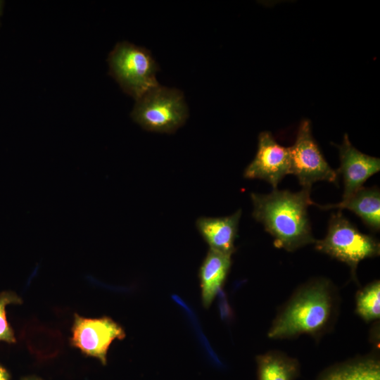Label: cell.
Returning <instances> with one entry per match:
<instances>
[{
  "mask_svg": "<svg viewBox=\"0 0 380 380\" xmlns=\"http://www.w3.org/2000/svg\"><path fill=\"white\" fill-rule=\"evenodd\" d=\"M108 63L109 74L135 101L159 85L156 77L158 64L144 47L118 42L110 52Z\"/></svg>",
  "mask_w": 380,
  "mask_h": 380,
  "instance_id": "cell-3",
  "label": "cell"
},
{
  "mask_svg": "<svg viewBox=\"0 0 380 380\" xmlns=\"http://www.w3.org/2000/svg\"><path fill=\"white\" fill-rule=\"evenodd\" d=\"M322 210L331 208L348 209L355 213L371 230L380 229V192L377 187H362L349 198L336 204L320 205Z\"/></svg>",
  "mask_w": 380,
  "mask_h": 380,
  "instance_id": "cell-12",
  "label": "cell"
},
{
  "mask_svg": "<svg viewBox=\"0 0 380 380\" xmlns=\"http://www.w3.org/2000/svg\"><path fill=\"white\" fill-rule=\"evenodd\" d=\"M231 256L209 249L200 267L201 300L205 308L211 305L225 281L232 264Z\"/></svg>",
  "mask_w": 380,
  "mask_h": 380,
  "instance_id": "cell-11",
  "label": "cell"
},
{
  "mask_svg": "<svg viewBox=\"0 0 380 380\" xmlns=\"http://www.w3.org/2000/svg\"><path fill=\"white\" fill-rule=\"evenodd\" d=\"M339 150L340 167L336 171L343 180V200L349 198L373 175L380 170L379 158L365 154L355 148L345 134Z\"/></svg>",
  "mask_w": 380,
  "mask_h": 380,
  "instance_id": "cell-9",
  "label": "cell"
},
{
  "mask_svg": "<svg viewBox=\"0 0 380 380\" xmlns=\"http://www.w3.org/2000/svg\"><path fill=\"white\" fill-rule=\"evenodd\" d=\"M315 248L346 264L353 274L358 263L379 255V242L360 232L341 211L331 215L326 236L315 241Z\"/></svg>",
  "mask_w": 380,
  "mask_h": 380,
  "instance_id": "cell-5",
  "label": "cell"
},
{
  "mask_svg": "<svg viewBox=\"0 0 380 380\" xmlns=\"http://www.w3.org/2000/svg\"><path fill=\"white\" fill-rule=\"evenodd\" d=\"M320 380H380V365L376 360H359L332 369Z\"/></svg>",
  "mask_w": 380,
  "mask_h": 380,
  "instance_id": "cell-14",
  "label": "cell"
},
{
  "mask_svg": "<svg viewBox=\"0 0 380 380\" xmlns=\"http://www.w3.org/2000/svg\"><path fill=\"white\" fill-rule=\"evenodd\" d=\"M332 296L326 280L313 281L296 293L273 322L270 338H286L323 330L332 315Z\"/></svg>",
  "mask_w": 380,
  "mask_h": 380,
  "instance_id": "cell-2",
  "label": "cell"
},
{
  "mask_svg": "<svg viewBox=\"0 0 380 380\" xmlns=\"http://www.w3.org/2000/svg\"><path fill=\"white\" fill-rule=\"evenodd\" d=\"M125 337L123 328L108 317L85 318L74 315L70 344L84 355L98 358L103 365H106L111 343Z\"/></svg>",
  "mask_w": 380,
  "mask_h": 380,
  "instance_id": "cell-7",
  "label": "cell"
},
{
  "mask_svg": "<svg viewBox=\"0 0 380 380\" xmlns=\"http://www.w3.org/2000/svg\"><path fill=\"white\" fill-rule=\"evenodd\" d=\"M258 380H295L298 362L284 354L270 352L257 357Z\"/></svg>",
  "mask_w": 380,
  "mask_h": 380,
  "instance_id": "cell-13",
  "label": "cell"
},
{
  "mask_svg": "<svg viewBox=\"0 0 380 380\" xmlns=\"http://www.w3.org/2000/svg\"><path fill=\"white\" fill-rule=\"evenodd\" d=\"M357 313L366 322L380 317V283L375 281L360 291L356 298Z\"/></svg>",
  "mask_w": 380,
  "mask_h": 380,
  "instance_id": "cell-15",
  "label": "cell"
},
{
  "mask_svg": "<svg viewBox=\"0 0 380 380\" xmlns=\"http://www.w3.org/2000/svg\"><path fill=\"white\" fill-rule=\"evenodd\" d=\"M241 210L231 215L220 217H201L196 226L210 249L232 255L236 240Z\"/></svg>",
  "mask_w": 380,
  "mask_h": 380,
  "instance_id": "cell-10",
  "label": "cell"
},
{
  "mask_svg": "<svg viewBox=\"0 0 380 380\" xmlns=\"http://www.w3.org/2000/svg\"><path fill=\"white\" fill-rule=\"evenodd\" d=\"M131 117L148 131L172 133L184 124L188 108L182 91L158 85L136 101Z\"/></svg>",
  "mask_w": 380,
  "mask_h": 380,
  "instance_id": "cell-4",
  "label": "cell"
},
{
  "mask_svg": "<svg viewBox=\"0 0 380 380\" xmlns=\"http://www.w3.org/2000/svg\"><path fill=\"white\" fill-rule=\"evenodd\" d=\"M3 2L0 1V16L2 13Z\"/></svg>",
  "mask_w": 380,
  "mask_h": 380,
  "instance_id": "cell-19",
  "label": "cell"
},
{
  "mask_svg": "<svg viewBox=\"0 0 380 380\" xmlns=\"http://www.w3.org/2000/svg\"><path fill=\"white\" fill-rule=\"evenodd\" d=\"M253 217L274 238L277 248L293 251L315 242L308 215L313 205L310 189L292 193L273 189L268 194L252 193Z\"/></svg>",
  "mask_w": 380,
  "mask_h": 380,
  "instance_id": "cell-1",
  "label": "cell"
},
{
  "mask_svg": "<svg viewBox=\"0 0 380 380\" xmlns=\"http://www.w3.org/2000/svg\"><path fill=\"white\" fill-rule=\"evenodd\" d=\"M21 380H42L40 378L34 376H25L21 379Z\"/></svg>",
  "mask_w": 380,
  "mask_h": 380,
  "instance_id": "cell-18",
  "label": "cell"
},
{
  "mask_svg": "<svg viewBox=\"0 0 380 380\" xmlns=\"http://www.w3.org/2000/svg\"><path fill=\"white\" fill-rule=\"evenodd\" d=\"M9 372L1 365H0V380H10Z\"/></svg>",
  "mask_w": 380,
  "mask_h": 380,
  "instance_id": "cell-17",
  "label": "cell"
},
{
  "mask_svg": "<svg viewBox=\"0 0 380 380\" xmlns=\"http://www.w3.org/2000/svg\"><path fill=\"white\" fill-rule=\"evenodd\" d=\"M288 174H290L289 147L278 144L270 132H262L258 136L255 156L246 167L243 177L263 179L275 189Z\"/></svg>",
  "mask_w": 380,
  "mask_h": 380,
  "instance_id": "cell-8",
  "label": "cell"
},
{
  "mask_svg": "<svg viewBox=\"0 0 380 380\" xmlns=\"http://www.w3.org/2000/svg\"><path fill=\"white\" fill-rule=\"evenodd\" d=\"M289 148L290 174L298 178L303 189H311L312 184L318 181L337 182L338 173L328 164L315 141L310 120H302L296 141Z\"/></svg>",
  "mask_w": 380,
  "mask_h": 380,
  "instance_id": "cell-6",
  "label": "cell"
},
{
  "mask_svg": "<svg viewBox=\"0 0 380 380\" xmlns=\"http://www.w3.org/2000/svg\"><path fill=\"white\" fill-rule=\"evenodd\" d=\"M22 299L13 291L0 293V341L9 343H15L13 331L6 317V307L9 304H20Z\"/></svg>",
  "mask_w": 380,
  "mask_h": 380,
  "instance_id": "cell-16",
  "label": "cell"
}]
</instances>
